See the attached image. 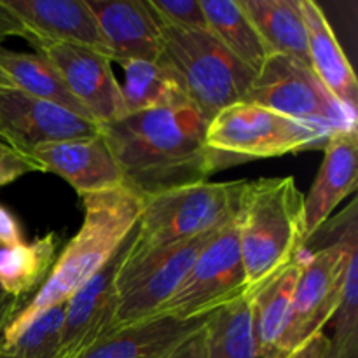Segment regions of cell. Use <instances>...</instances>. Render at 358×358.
<instances>
[{
  "label": "cell",
  "mask_w": 358,
  "mask_h": 358,
  "mask_svg": "<svg viewBox=\"0 0 358 358\" xmlns=\"http://www.w3.org/2000/svg\"><path fill=\"white\" fill-rule=\"evenodd\" d=\"M299 9L306 23L311 70L339 103L352 112H358L355 70L343 51L324 9L313 0H299Z\"/></svg>",
  "instance_id": "d6986e66"
},
{
  "label": "cell",
  "mask_w": 358,
  "mask_h": 358,
  "mask_svg": "<svg viewBox=\"0 0 358 358\" xmlns=\"http://www.w3.org/2000/svg\"><path fill=\"white\" fill-rule=\"evenodd\" d=\"M206 358H259L252 329V297L243 296L206 317Z\"/></svg>",
  "instance_id": "484cf974"
},
{
  "label": "cell",
  "mask_w": 358,
  "mask_h": 358,
  "mask_svg": "<svg viewBox=\"0 0 358 358\" xmlns=\"http://www.w3.org/2000/svg\"><path fill=\"white\" fill-rule=\"evenodd\" d=\"M2 3L23 24L27 38L80 45L107 56L87 0H2Z\"/></svg>",
  "instance_id": "2e32d148"
},
{
  "label": "cell",
  "mask_w": 358,
  "mask_h": 358,
  "mask_svg": "<svg viewBox=\"0 0 358 358\" xmlns=\"http://www.w3.org/2000/svg\"><path fill=\"white\" fill-rule=\"evenodd\" d=\"M329 348H331V338H327L324 332H317L306 343H303L296 352L290 353L289 358H325Z\"/></svg>",
  "instance_id": "1f68e13d"
},
{
  "label": "cell",
  "mask_w": 358,
  "mask_h": 358,
  "mask_svg": "<svg viewBox=\"0 0 358 358\" xmlns=\"http://www.w3.org/2000/svg\"><path fill=\"white\" fill-rule=\"evenodd\" d=\"M247 296L278 278L306 248L304 196L294 177L247 180L236 213Z\"/></svg>",
  "instance_id": "3957f363"
},
{
  "label": "cell",
  "mask_w": 358,
  "mask_h": 358,
  "mask_svg": "<svg viewBox=\"0 0 358 358\" xmlns=\"http://www.w3.org/2000/svg\"><path fill=\"white\" fill-rule=\"evenodd\" d=\"M110 62H159V23L145 0H87Z\"/></svg>",
  "instance_id": "9a60e30c"
},
{
  "label": "cell",
  "mask_w": 358,
  "mask_h": 358,
  "mask_svg": "<svg viewBox=\"0 0 358 358\" xmlns=\"http://www.w3.org/2000/svg\"><path fill=\"white\" fill-rule=\"evenodd\" d=\"M241 7L264 41L269 55H283L310 65L308 31L299 0H240Z\"/></svg>",
  "instance_id": "44dd1931"
},
{
  "label": "cell",
  "mask_w": 358,
  "mask_h": 358,
  "mask_svg": "<svg viewBox=\"0 0 358 358\" xmlns=\"http://www.w3.org/2000/svg\"><path fill=\"white\" fill-rule=\"evenodd\" d=\"M20 243H23L20 222L9 208L0 205V248L14 247V245Z\"/></svg>",
  "instance_id": "4dcf8cb0"
},
{
  "label": "cell",
  "mask_w": 358,
  "mask_h": 358,
  "mask_svg": "<svg viewBox=\"0 0 358 358\" xmlns=\"http://www.w3.org/2000/svg\"><path fill=\"white\" fill-rule=\"evenodd\" d=\"M217 231L124 261L117 276V306L110 336L156 317L159 308L177 292Z\"/></svg>",
  "instance_id": "9c48e42d"
},
{
  "label": "cell",
  "mask_w": 358,
  "mask_h": 358,
  "mask_svg": "<svg viewBox=\"0 0 358 358\" xmlns=\"http://www.w3.org/2000/svg\"><path fill=\"white\" fill-rule=\"evenodd\" d=\"M304 254L306 248L278 278L252 297V329L259 358H282L280 346L289 325L297 280L303 273Z\"/></svg>",
  "instance_id": "ffe728a7"
},
{
  "label": "cell",
  "mask_w": 358,
  "mask_h": 358,
  "mask_svg": "<svg viewBox=\"0 0 358 358\" xmlns=\"http://www.w3.org/2000/svg\"><path fill=\"white\" fill-rule=\"evenodd\" d=\"M206 317L150 318L101 339L80 358H168L205 327Z\"/></svg>",
  "instance_id": "ac0fdd59"
},
{
  "label": "cell",
  "mask_w": 358,
  "mask_h": 358,
  "mask_svg": "<svg viewBox=\"0 0 358 358\" xmlns=\"http://www.w3.org/2000/svg\"><path fill=\"white\" fill-rule=\"evenodd\" d=\"M135 236L136 226L110 261L66 301L65 322L56 358H80L96 343L110 336L117 306V276L128 259Z\"/></svg>",
  "instance_id": "7c38bea8"
},
{
  "label": "cell",
  "mask_w": 358,
  "mask_h": 358,
  "mask_svg": "<svg viewBox=\"0 0 358 358\" xmlns=\"http://www.w3.org/2000/svg\"><path fill=\"white\" fill-rule=\"evenodd\" d=\"M206 325V324H205ZM168 358H206L205 353V327L196 332L191 339L178 346Z\"/></svg>",
  "instance_id": "836d02e7"
},
{
  "label": "cell",
  "mask_w": 358,
  "mask_h": 358,
  "mask_svg": "<svg viewBox=\"0 0 358 358\" xmlns=\"http://www.w3.org/2000/svg\"><path fill=\"white\" fill-rule=\"evenodd\" d=\"M357 201H353L350 219L343 229L341 238L336 243L315 252L304 254V266L292 306H290L289 325L280 346V357L289 358L303 343L332 320L343 299L346 266L350 252L358 245Z\"/></svg>",
  "instance_id": "52a82bcc"
},
{
  "label": "cell",
  "mask_w": 358,
  "mask_h": 358,
  "mask_svg": "<svg viewBox=\"0 0 358 358\" xmlns=\"http://www.w3.org/2000/svg\"><path fill=\"white\" fill-rule=\"evenodd\" d=\"M245 101L329 131L357 126V112L339 103L311 66L283 55L268 56Z\"/></svg>",
  "instance_id": "ba28073f"
},
{
  "label": "cell",
  "mask_w": 358,
  "mask_h": 358,
  "mask_svg": "<svg viewBox=\"0 0 358 358\" xmlns=\"http://www.w3.org/2000/svg\"><path fill=\"white\" fill-rule=\"evenodd\" d=\"M247 180L199 182L143 199L126 261L220 229L234 219Z\"/></svg>",
  "instance_id": "277c9868"
},
{
  "label": "cell",
  "mask_w": 358,
  "mask_h": 358,
  "mask_svg": "<svg viewBox=\"0 0 358 358\" xmlns=\"http://www.w3.org/2000/svg\"><path fill=\"white\" fill-rule=\"evenodd\" d=\"M243 296H247V276L234 217L213 234L182 285L156 317H205Z\"/></svg>",
  "instance_id": "30bf717a"
},
{
  "label": "cell",
  "mask_w": 358,
  "mask_h": 358,
  "mask_svg": "<svg viewBox=\"0 0 358 358\" xmlns=\"http://www.w3.org/2000/svg\"><path fill=\"white\" fill-rule=\"evenodd\" d=\"M9 37H23L27 41V30L0 0V44Z\"/></svg>",
  "instance_id": "d6a6232c"
},
{
  "label": "cell",
  "mask_w": 358,
  "mask_h": 358,
  "mask_svg": "<svg viewBox=\"0 0 358 358\" xmlns=\"http://www.w3.org/2000/svg\"><path fill=\"white\" fill-rule=\"evenodd\" d=\"M201 7L210 34L245 65L259 72L269 51L240 0H201Z\"/></svg>",
  "instance_id": "d4e9b609"
},
{
  "label": "cell",
  "mask_w": 358,
  "mask_h": 358,
  "mask_svg": "<svg viewBox=\"0 0 358 358\" xmlns=\"http://www.w3.org/2000/svg\"><path fill=\"white\" fill-rule=\"evenodd\" d=\"M325 358H346V357L339 355V353L334 352V350H332V346H331V348H329V352H327V355H325Z\"/></svg>",
  "instance_id": "8d00e7d4"
},
{
  "label": "cell",
  "mask_w": 358,
  "mask_h": 358,
  "mask_svg": "<svg viewBox=\"0 0 358 358\" xmlns=\"http://www.w3.org/2000/svg\"><path fill=\"white\" fill-rule=\"evenodd\" d=\"M65 308L66 303L38 315L13 343L0 345V358H56Z\"/></svg>",
  "instance_id": "4316f807"
},
{
  "label": "cell",
  "mask_w": 358,
  "mask_h": 358,
  "mask_svg": "<svg viewBox=\"0 0 358 358\" xmlns=\"http://www.w3.org/2000/svg\"><path fill=\"white\" fill-rule=\"evenodd\" d=\"M0 143H3V142H2V136H0Z\"/></svg>",
  "instance_id": "74e56055"
},
{
  "label": "cell",
  "mask_w": 358,
  "mask_h": 358,
  "mask_svg": "<svg viewBox=\"0 0 358 358\" xmlns=\"http://www.w3.org/2000/svg\"><path fill=\"white\" fill-rule=\"evenodd\" d=\"M208 119L194 105L126 114L101 126L124 185L142 199L184 185L208 182L219 170L241 163L206 145Z\"/></svg>",
  "instance_id": "6da1fadb"
},
{
  "label": "cell",
  "mask_w": 358,
  "mask_h": 358,
  "mask_svg": "<svg viewBox=\"0 0 358 358\" xmlns=\"http://www.w3.org/2000/svg\"><path fill=\"white\" fill-rule=\"evenodd\" d=\"M159 27L182 31H210L201 0H145Z\"/></svg>",
  "instance_id": "f1b7e54d"
},
{
  "label": "cell",
  "mask_w": 358,
  "mask_h": 358,
  "mask_svg": "<svg viewBox=\"0 0 358 358\" xmlns=\"http://www.w3.org/2000/svg\"><path fill=\"white\" fill-rule=\"evenodd\" d=\"M58 233H48L31 243L0 248V289L23 301L48 280L59 248Z\"/></svg>",
  "instance_id": "7402d4cb"
},
{
  "label": "cell",
  "mask_w": 358,
  "mask_h": 358,
  "mask_svg": "<svg viewBox=\"0 0 358 358\" xmlns=\"http://www.w3.org/2000/svg\"><path fill=\"white\" fill-rule=\"evenodd\" d=\"M21 308H23V301L14 299V297H10L9 294L0 289V336H2V332L6 331V327L13 322V318L16 317Z\"/></svg>",
  "instance_id": "e575fe53"
},
{
  "label": "cell",
  "mask_w": 358,
  "mask_h": 358,
  "mask_svg": "<svg viewBox=\"0 0 358 358\" xmlns=\"http://www.w3.org/2000/svg\"><path fill=\"white\" fill-rule=\"evenodd\" d=\"M30 156L44 173L65 178L83 198L124 187V178L103 135L35 147Z\"/></svg>",
  "instance_id": "5bb4252c"
},
{
  "label": "cell",
  "mask_w": 358,
  "mask_h": 358,
  "mask_svg": "<svg viewBox=\"0 0 358 358\" xmlns=\"http://www.w3.org/2000/svg\"><path fill=\"white\" fill-rule=\"evenodd\" d=\"M27 173H44V170L31 156L0 143V187L13 184Z\"/></svg>",
  "instance_id": "f546056e"
},
{
  "label": "cell",
  "mask_w": 358,
  "mask_h": 358,
  "mask_svg": "<svg viewBox=\"0 0 358 358\" xmlns=\"http://www.w3.org/2000/svg\"><path fill=\"white\" fill-rule=\"evenodd\" d=\"M161 58L180 80L184 93L208 121L220 110L245 101L255 72L210 31L159 27Z\"/></svg>",
  "instance_id": "5b68a950"
},
{
  "label": "cell",
  "mask_w": 358,
  "mask_h": 358,
  "mask_svg": "<svg viewBox=\"0 0 358 358\" xmlns=\"http://www.w3.org/2000/svg\"><path fill=\"white\" fill-rule=\"evenodd\" d=\"M83 226L56 257L48 280L34 299L17 311L2 332L0 345L13 343L41 313L65 304L110 261L138 222L143 199L124 185L83 196Z\"/></svg>",
  "instance_id": "7a4b0ae2"
},
{
  "label": "cell",
  "mask_w": 358,
  "mask_h": 358,
  "mask_svg": "<svg viewBox=\"0 0 358 358\" xmlns=\"http://www.w3.org/2000/svg\"><path fill=\"white\" fill-rule=\"evenodd\" d=\"M331 346L346 358H358V245L352 248L346 266L345 289L334 317Z\"/></svg>",
  "instance_id": "83f0119b"
},
{
  "label": "cell",
  "mask_w": 358,
  "mask_h": 358,
  "mask_svg": "<svg viewBox=\"0 0 358 358\" xmlns=\"http://www.w3.org/2000/svg\"><path fill=\"white\" fill-rule=\"evenodd\" d=\"M101 133V126L80 117L59 105L30 96L23 91H0V136L6 145L30 156L45 143L90 138Z\"/></svg>",
  "instance_id": "4fadbf2b"
},
{
  "label": "cell",
  "mask_w": 358,
  "mask_h": 358,
  "mask_svg": "<svg viewBox=\"0 0 358 358\" xmlns=\"http://www.w3.org/2000/svg\"><path fill=\"white\" fill-rule=\"evenodd\" d=\"M324 161L308 196H304L306 238L327 222L336 206L357 189L358 180V128L331 133L324 145Z\"/></svg>",
  "instance_id": "e0dca14e"
},
{
  "label": "cell",
  "mask_w": 358,
  "mask_h": 358,
  "mask_svg": "<svg viewBox=\"0 0 358 358\" xmlns=\"http://www.w3.org/2000/svg\"><path fill=\"white\" fill-rule=\"evenodd\" d=\"M13 87H16L13 84V80L9 79V76H7L6 72H3L2 69H0V91H6V90H13Z\"/></svg>",
  "instance_id": "d590c367"
},
{
  "label": "cell",
  "mask_w": 358,
  "mask_h": 358,
  "mask_svg": "<svg viewBox=\"0 0 358 358\" xmlns=\"http://www.w3.org/2000/svg\"><path fill=\"white\" fill-rule=\"evenodd\" d=\"M124 69V84L121 86L126 112L154 110L187 105L177 73L163 62H128Z\"/></svg>",
  "instance_id": "cb8c5ba5"
},
{
  "label": "cell",
  "mask_w": 358,
  "mask_h": 358,
  "mask_svg": "<svg viewBox=\"0 0 358 358\" xmlns=\"http://www.w3.org/2000/svg\"><path fill=\"white\" fill-rule=\"evenodd\" d=\"M27 42L35 49V55L58 72L70 93L98 124L105 126L128 114L121 84L115 79L107 56L93 49L44 38L30 37Z\"/></svg>",
  "instance_id": "8fae6325"
},
{
  "label": "cell",
  "mask_w": 358,
  "mask_h": 358,
  "mask_svg": "<svg viewBox=\"0 0 358 358\" xmlns=\"http://www.w3.org/2000/svg\"><path fill=\"white\" fill-rule=\"evenodd\" d=\"M0 69L9 76L16 90L44 101H51L80 117L93 121L84 105L70 93L58 72L35 52L30 55V52L13 51L0 44Z\"/></svg>",
  "instance_id": "603a6c76"
},
{
  "label": "cell",
  "mask_w": 358,
  "mask_h": 358,
  "mask_svg": "<svg viewBox=\"0 0 358 358\" xmlns=\"http://www.w3.org/2000/svg\"><path fill=\"white\" fill-rule=\"evenodd\" d=\"M329 129L290 119L259 105L240 101L220 110L206 128V145L241 163L310 149H324Z\"/></svg>",
  "instance_id": "8992f818"
}]
</instances>
